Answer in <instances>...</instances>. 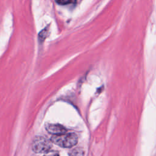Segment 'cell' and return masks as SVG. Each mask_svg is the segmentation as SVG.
Segmentation results:
<instances>
[{
    "mask_svg": "<svg viewBox=\"0 0 156 156\" xmlns=\"http://www.w3.org/2000/svg\"><path fill=\"white\" fill-rule=\"evenodd\" d=\"M47 34H48V29L46 28L44 29L43 30H42L40 33H39V38L41 40H44L45 39V38L47 36Z\"/></svg>",
    "mask_w": 156,
    "mask_h": 156,
    "instance_id": "5b68a950",
    "label": "cell"
},
{
    "mask_svg": "<svg viewBox=\"0 0 156 156\" xmlns=\"http://www.w3.org/2000/svg\"><path fill=\"white\" fill-rule=\"evenodd\" d=\"M69 156H84V151L80 148H76L69 152Z\"/></svg>",
    "mask_w": 156,
    "mask_h": 156,
    "instance_id": "277c9868",
    "label": "cell"
},
{
    "mask_svg": "<svg viewBox=\"0 0 156 156\" xmlns=\"http://www.w3.org/2000/svg\"><path fill=\"white\" fill-rule=\"evenodd\" d=\"M46 129L49 133L54 135L64 134L66 133L67 131L65 127L58 124H46Z\"/></svg>",
    "mask_w": 156,
    "mask_h": 156,
    "instance_id": "3957f363",
    "label": "cell"
},
{
    "mask_svg": "<svg viewBox=\"0 0 156 156\" xmlns=\"http://www.w3.org/2000/svg\"><path fill=\"white\" fill-rule=\"evenodd\" d=\"M74 1H57V2L59 4H61V5H65V4H69V3H72Z\"/></svg>",
    "mask_w": 156,
    "mask_h": 156,
    "instance_id": "8992f818",
    "label": "cell"
},
{
    "mask_svg": "<svg viewBox=\"0 0 156 156\" xmlns=\"http://www.w3.org/2000/svg\"><path fill=\"white\" fill-rule=\"evenodd\" d=\"M51 141L60 147L69 148L75 146L78 141L77 135L74 133L53 135Z\"/></svg>",
    "mask_w": 156,
    "mask_h": 156,
    "instance_id": "6da1fadb",
    "label": "cell"
},
{
    "mask_svg": "<svg viewBox=\"0 0 156 156\" xmlns=\"http://www.w3.org/2000/svg\"><path fill=\"white\" fill-rule=\"evenodd\" d=\"M44 156H59V154L57 152H55V151H54V152H49L48 153V154L44 155Z\"/></svg>",
    "mask_w": 156,
    "mask_h": 156,
    "instance_id": "52a82bcc",
    "label": "cell"
},
{
    "mask_svg": "<svg viewBox=\"0 0 156 156\" xmlns=\"http://www.w3.org/2000/svg\"><path fill=\"white\" fill-rule=\"evenodd\" d=\"M52 147L51 141L43 136H36L33 140L32 148L36 153L48 152Z\"/></svg>",
    "mask_w": 156,
    "mask_h": 156,
    "instance_id": "7a4b0ae2",
    "label": "cell"
}]
</instances>
